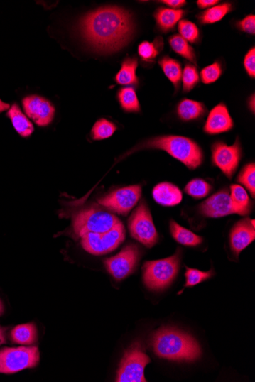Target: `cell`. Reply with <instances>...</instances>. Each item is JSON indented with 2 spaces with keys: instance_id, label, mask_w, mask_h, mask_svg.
<instances>
[{
  "instance_id": "cell-1",
  "label": "cell",
  "mask_w": 255,
  "mask_h": 382,
  "mask_svg": "<svg viewBox=\"0 0 255 382\" xmlns=\"http://www.w3.org/2000/svg\"><path fill=\"white\" fill-rule=\"evenodd\" d=\"M81 36L92 49L112 54L124 48L134 34V18L127 10L105 6L94 10L80 20Z\"/></svg>"
},
{
  "instance_id": "cell-2",
  "label": "cell",
  "mask_w": 255,
  "mask_h": 382,
  "mask_svg": "<svg viewBox=\"0 0 255 382\" xmlns=\"http://www.w3.org/2000/svg\"><path fill=\"white\" fill-rule=\"evenodd\" d=\"M151 344L160 358L180 362H195L202 355L197 340L175 328L163 327L151 338Z\"/></svg>"
},
{
  "instance_id": "cell-3",
  "label": "cell",
  "mask_w": 255,
  "mask_h": 382,
  "mask_svg": "<svg viewBox=\"0 0 255 382\" xmlns=\"http://www.w3.org/2000/svg\"><path fill=\"white\" fill-rule=\"evenodd\" d=\"M145 147L165 151L190 170L199 168L203 160L202 151L198 144L185 137H158L149 140Z\"/></svg>"
},
{
  "instance_id": "cell-4",
  "label": "cell",
  "mask_w": 255,
  "mask_h": 382,
  "mask_svg": "<svg viewBox=\"0 0 255 382\" xmlns=\"http://www.w3.org/2000/svg\"><path fill=\"white\" fill-rule=\"evenodd\" d=\"M179 266L178 254L166 259L146 262L143 266V280L151 290H163L175 280Z\"/></svg>"
},
{
  "instance_id": "cell-5",
  "label": "cell",
  "mask_w": 255,
  "mask_h": 382,
  "mask_svg": "<svg viewBox=\"0 0 255 382\" xmlns=\"http://www.w3.org/2000/svg\"><path fill=\"white\" fill-rule=\"evenodd\" d=\"M120 221L114 214L93 206L80 212L73 220V229L78 237L88 233H105Z\"/></svg>"
},
{
  "instance_id": "cell-6",
  "label": "cell",
  "mask_w": 255,
  "mask_h": 382,
  "mask_svg": "<svg viewBox=\"0 0 255 382\" xmlns=\"http://www.w3.org/2000/svg\"><path fill=\"white\" fill-rule=\"evenodd\" d=\"M39 360L37 346L3 348L0 349V373L14 374L26 369L35 368Z\"/></svg>"
},
{
  "instance_id": "cell-7",
  "label": "cell",
  "mask_w": 255,
  "mask_h": 382,
  "mask_svg": "<svg viewBox=\"0 0 255 382\" xmlns=\"http://www.w3.org/2000/svg\"><path fill=\"white\" fill-rule=\"evenodd\" d=\"M151 362L139 343L134 344L127 349L117 373V382H146L145 369Z\"/></svg>"
},
{
  "instance_id": "cell-8",
  "label": "cell",
  "mask_w": 255,
  "mask_h": 382,
  "mask_svg": "<svg viewBox=\"0 0 255 382\" xmlns=\"http://www.w3.org/2000/svg\"><path fill=\"white\" fill-rule=\"evenodd\" d=\"M126 231L120 222L105 233H88L80 237L81 245L89 253L104 255L115 251L124 241Z\"/></svg>"
},
{
  "instance_id": "cell-9",
  "label": "cell",
  "mask_w": 255,
  "mask_h": 382,
  "mask_svg": "<svg viewBox=\"0 0 255 382\" xmlns=\"http://www.w3.org/2000/svg\"><path fill=\"white\" fill-rule=\"evenodd\" d=\"M129 228L131 236L147 247L155 246L158 240L154 222L145 202H141L131 215Z\"/></svg>"
},
{
  "instance_id": "cell-10",
  "label": "cell",
  "mask_w": 255,
  "mask_h": 382,
  "mask_svg": "<svg viewBox=\"0 0 255 382\" xmlns=\"http://www.w3.org/2000/svg\"><path fill=\"white\" fill-rule=\"evenodd\" d=\"M141 195L140 185L119 189L98 200L107 209L121 215H127L139 202Z\"/></svg>"
},
{
  "instance_id": "cell-11",
  "label": "cell",
  "mask_w": 255,
  "mask_h": 382,
  "mask_svg": "<svg viewBox=\"0 0 255 382\" xmlns=\"http://www.w3.org/2000/svg\"><path fill=\"white\" fill-rule=\"evenodd\" d=\"M139 258L138 247L136 245L129 244L117 255L106 260L105 266L108 272L119 281L124 280L134 272Z\"/></svg>"
},
{
  "instance_id": "cell-12",
  "label": "cell",
  "mask_w": 255,
  "mask_h": 382,
  "mask_svg": "<svg viewBox=\"0 0 255 382\" xmlns=\"http://www.w3.org/2000/svg\"><path fill=\"white\" fill-rule=\"evenodd\" d=\"M212 163L229 179L237 170L241 159V148L237 140L232 146L217 142L212 147Z\"/></svg>"
},
{
  "instance_id": "cell-13",
  "label": "cell",
  "mask_w": 255,
  "mask_h": 382,
  "mask_svg": "<svg viewBox=\"0 0 255 382\" xmlns=\"http://www.w3.org/2000/svg\"><path fill=\"white\" fill-rule=\"evenodd\" d=\"M23 106L27 116L40 127L48 126L54 119L55 107L43 97L28 96L23 100Z\"/></svg>"
},
{
  "instance_id": "cell-14",
  "label": "cell",
  "mask_w": 255,
  "mask_h": 382,
  "mask_svg": "<svg viewBox=\"0 0 255 382\" xmlns=\"http://www.w3.org/2000/svg\"><path fill=\"white\" fill-rule=\"evenodd\" d=\"M200 212L209 218H222L224 216L237 214L227 190L219 192L202 202L200 206Z\"/></svg>"
},
{
  "instance_id": "cell-15",
  "label": "cell",
  "mask_w": 255,
  "mask_h": 382,
  "mask_svg": "<svg viewBox=\"0 0 255 382\" xmlns=\"http://www.w3.org/2000/svg\"><path fill=\"white\" fill-rule=\"evenodd\" d=\"M255 239L254 220L249 219L239 222L233 227L230 234L232 251L239 255Z\"/></svg>"
},
{
  "instance_id": "cell-16",
  "label": "cell",
  "mask_w": 255,
  "mask_h": 382,
  "mask_svg": "<svg viewBox=\"0 0 255 382\" xmlns=\"http://www.w3.org/2000/svg\"><path fill=\"white\" fill-rule=\"evenodd\" d=\"M232 128L233 121L227 107L224 104H219L210 112L204 131L210 134H217L227 132Z\"/></svg>"
},
{
  "instance_id": "cell-17",
  "label": "cell",
  "mask_w": 255,
  "mask_h": 382,
  "mask_svg": "<svg viewBox=\"0 0 255 382\" xmlns=\"http://www.w3.org/2000/svg\"><path fill=\"white\" fill-rule=\"evenodd\" d=\"M155 200L165 206H175L182 201V193L175 185L162 182L153 190Z\"/></svg>"
},
{
  "instance_id": "cell-18",
  "label": "cell",
  "mask_w": 255,
  "mask_h": 382,
  "mask_svg": "<svg viewBox=\"0 0 255 382\" xmlns=\"http://www.w3.org/2000/svg\"><path fill=\"white\" fill-rule=\"evenodd\" d=\"M185 12L183 9L158 8L155 13L158 28L164 33H168L180 22Z\"/></svg>"
},
{
  "instance_id": "cell-19",
  "label": "cell",
  "mask_w": 255,
  "mask_h": 382,
  "mask_svg": "<svg viewBox=\"0 0 255 382\" xmlns=\"http://www.w3.org/2000/svg\"><path fill=\"white\" fill-rule=\"evenodd\" d=\"M138 59L136 57L126 58L122 61L121 67L116 76V82L121 86H136L139 79L136 76Z\"/></svg>"
},
{
  "instance_id": "cell-20",
  "label": "cell",
  "mask_w": 255,
  "mask_h": 382,
  "mask_svg": "<svg viewBox=\"0 0 255 382\" xmlns=\"http://www.w3.org/2000/svg\"><path fill=\"white\" fill-rule=\"evenodd\" d=\"M7 116L11 120L13 126L19 136L28 138L34 131L33 123L24 115L16 105L13 104L7 112Z\"/></svg>"
},
{
  "instance_id": "cell-21",
  "label": "cell",
  "mask_w": 255,
  "mask_h": 382,
  "mask_svg": "<svg viewBox=\"0 0 255 382\" xmlns=\"http://www.w3.org/2000/svg\"><path fill=\"white\" fill-rule=\"evenodd\" d=\"M11 339L15 344L31 346L38 339V330L34 324L16 326L11 332Z\"/></svg>"
},
{
  "instance_id": "cell-22",
  "label": "cell",
  "mask_w": 255,
  "mask_h": 382,
  "mask_svg": "<svg viewBox=\"0 0 255 382\" xmlns=\"http://www.w3.org/2000/svg\"><path fill=\"white\" fill-rule=\"evenodd\" d=\"M205 113L202 103L191 99H183L178 107V114L183 121L196 120Z\"/></svg>"
},
{
  "instance_id": "cell-23",
  "label": "cell",
  "mask_w": 255,
  "mask_h": 382,
  "mask_svg": "<svg viewBox=\"0 0 255 382\" xmlns=\"http://www.w3.org/2000/svg\"><path fill=\"white\" fill-rule=\"evenodd\" d=\"M170 232L176 241L185 246H196L202 242L201 236L185 228H183L175 221L170 222Z\"/></svg>"
},
{
  "instance_id": "cell-24",
  "label": "cell",
  "mask_w": 255,
  "mask_h": 382,
  "mask_svg": "<svg viewBox=\"0 0 255 382\" xmlns=\"http://www.w3.org/2000/svg\"><path fill=\"white\" fill-rule=\"evenodd\" d=\"M159 65L173 86L178 89L183 74L180 62L166 56L159 60Z\"/></svg>"
},
{
  "instance_id": "cell-25",
  "label": "cell",
  "mask_w": 255,
  "mask_h": 382,
  "mask_svg": "<svg viewBox=\"0 0 255 382\" xmlns=\"http://www.w3.org/2000/svg\"><path fill=\"white\" fill-rule=\"evenodd\" d=\"M230 196L237 213L241 215L248 214L251 202L247 192L241 185H232Z\"/></svg>"
},
{
  "instance_id": "cell-26",
  "label": "cell",
  "mask_w": 255,
  "mask_h": 382,
  "mask_svg": "<svg viewBox=\"0 0 255 382\" xmlns=\"http://www.w3.org/2000/svg\"><path fill=\"white\" fill-rule=\"evenodd\" d=\"M118 99L122 109L126 112H139L141 110L136 90L132 87H124L118 92Z\"/></svg>"
},
{
  "instance_id": "cell-27",
  "label": "cell",
  "mask_w": 255,
  "mask_h": 382,
  "mask_svg": "<svg viewBox=\"0 0 255 382\" xmlns=\"http://www.w3.org/2000/svg\"><path fill=\"white\" fill-rule=\"evenodd\" d=\"M169 45L175 53L197 65L195 50L180 36L175 35L169 38Z\"/></svg>"
},
{
  "instance_id": "cell-28",
  "label": "cell",
  "mask_w": 255,
  "mask_h": 382,
  "mask_svg": "<svg viewBox=\"0 0 255 382\" xmlns=\"http://www.w3.org/2000/svg\"><path fill=\"white\" fill-rule=\"evenodd\" d=\"M232 10L230 4H223L209 8L200 14L199 20L202 24H213L219 22Z\"/></svg>"
},
{
  "instance_id": "cell-29",
  "label": "cell",
  "mask_w": 255,
  "mask_h": 382,
  "mask_svg": "<svg viewBox=\"0 0 255 382\" xmlns=\"http://www.w3.org/2000/svg\"><path fill=\"white\" fill-rule=\"evenodd\" d=\"M163 40L161 38H158L154 43L143 41L139 46L138 51L139 56L146 61L155 60L160 54L163 48Z\"/></svg>"
},
{
  "instance_id": "cell-30",
  "label": "cell",
  "mask_w": 255,
  "mask_h": 382,
  "mask_svg": "<svg viewBox=\"0 0 255 382\" xmlns=\"http://www.w3.org/2000/svg\"><path fill=\"white\" fill-rule=\"evenodd\" d=\"M116 129L117 128L114 123L105 119H101L95 123L92 129V138L96 141L109 138L113 136Z\"/></svg>"
},
{
  "instance_id": "cell-31",
  "label": "cell",
  "mask_w": 255,
  "mask_h": 382,
  "mask_svg": "<svg viewBox=\"0 0 255 382\" xmlns=\"http://www.w3.org/2000/svg\"><path fill=\"white\" fill-rule=\"evenodd\" d=\"M211 190L210 185L206 181L196 179L190 181L185 188V192L193 198L206 197Z\"/></svg>"
},
{
  "instance_id": "cell-32",
  "label": "cell",
  "mask_w": 255,
  "mask_h": 382,
  "mask_svg": "<svg viewBox=\"0 0 255 382\" xmlns=\"http://www.w3.org/2000/svg\"><path fill=\"white\" fill-rule=\"evenodd\" d=\"M180 36L188 43H195L199 39L200 32L197 26L188 20H180L178 24Z\"/></svg>"
},
{
  "instance_id": "cell-33",
  "label": "cell",
  "mask_w": 255,
  "mask_h": 382,
  "mask_svg": "<svg viewBox=\"0 0 255 382\" xmlns=\"http://www.w3.org/2000/svg\"><path fill=\"white\" fill-rule=\"evenodd\" d=\"M183 91L188 92L195 88L199 82V74L197 68L187 64L182 74Z\"/></svg>"
},
{
  "instance_id": "cell-34",
  "label": "cell",
  "mask_w": 255,
  "mask_h": 382,
  "mask_svg": "<svg viewBox=\"0 0 255 382\" xmlns=\"http://www.w3.org/2000/svg\"><path fill=\"white\" fill-rule=\"evenodd\" d=\"M238 181L244 185L254 198L255 195V165L249 163L240 173Z\"/></svg>"
},
{
  "instance_id": "cell-35",
  "label": "cell",
  "mask_w": 255,
  "mask_h": 382,
  "mask_svg": "<svg viewBox=\"0 0 255 382\" xmlns=\"http://www.w3.org/2000/svg\"><path fill=\"white\" fill-rule=\"evenodd\" d=\"M222 75V67L218 62L205 68L200 73L201 80L204 84H210L215 82Z\"/></svg>"
},
{
  "instance_id": "cell-36",
  "label": "cell",
  "mask_w": 255,
  "mask_h": 382,
  "mask_svg": "<svg viewBox=\"0 0 255 382\" xmlns=\"http://www.w3.org/2000/svg\"><path fill=\"white\" fill-rule=\"evenodd\" d=\"M213 273L212 271L208 272H202L198 270H195V268H191L187 267V272H186V287H192L195 286L200 283H201L203 281H205L208 280L212 275Z\"/></svg>"
},
{
  "instance_id": "cell-37",
  "label": "cell",
  "mask_w": 255,
  "mask_h": 382,
  "mask_svg": "<svg viewBox=\"0 0 255 382\" xmlns=\"http://www.w3.org/2000/svg\"><path fill=\"white\" fill-rule=\"evenodd\" d=\"M244 67L246 68L250 77H255V48L249 50L248 54L244 57Z\"/></svg>"
},
{
  "instance_id": "cell-38",
  "label": "cell",
  "mask_w": 255,
  "mask_h": 382,
  "mask_svg": "<svg viewBox=\"0 0 255 382\" xmlns=\"http://www.w3.org/2000/svg\"><path fill=\"white\" fill-rule=\"evenodd\" d=\"M238 26L243 32L254 35L255 34V16L249 15L242 19Z\"/></svg>"
},
{
  "instance_id": "cell-39",
  "label": "cell",
  "mask_w": 255,
  "mask_h": 382,
  "mask_svg": "<svg viewBox=\"0 0 255 382\" xmlns=\"http://www.w3.org/2000/svg\"><path fill=\"white\" fill-rule=\"evenodd\" d=\"M163 4L173 8V9H179L182 6L186 4V1L183 0H164V1H161Z\"/></svg>"
},
{
  "instance_id": "cell-40",
  "label": "cell",
  "mask_w": 255,
  "mask_h": 382,
  "mask_svg": "<svg viewBox=\"0 0 255 382\" xmlns=\"http://www.w3.org/2000/svg\"><path fill=\"white\" fill-rule=\"evenodd\" d=\"M218 3L219 1H217V0H199V1H197V5L200 9H209Z\"/></svg>"
},
{
  "instance_id": "cell-41",
  "label": "cell",
  "mask_w": 255,
  "mask_h": 382,
  "mask_svg": "<svg viewBox=\"0 0 255 382\" xmlns=\"http://www.w3.org/2000/svg\"><path fill=\"white\" fill-rule=\"evenodd\" d=\"M7 328L0 326V346L6 342V332Z\"/></svg>"
},
{
  "instance_id": "cell-42",
  "label": "cell",
  "mask_w": 255,
  "mask_h": 382,
  "mask_svg": "<svg viewBox=\"0 0 255 382\" xmlns=\"http://www.w3.org/2000/svg\"><path fill=\"white\" fill-rule=\"evenodd\" d=\"M9 108V105L7 104V103H5L2 102L1 100H0V113L8 109Z\"/></svg>"
},
{
  "instance_id": "cell-43",
  "label": "cell",
  "mask_w": 255,
  "mask_h": 382,
  "mask_svg": "<svg viewBox=\"0 0 255 382\" xmlns=\"http://www.w3.org/2000/svg\"><path fill=\"white\" fill-rule=\"evenodd\" d=\"M254 106H255V99H254V95H253L251 97V99H250V101H249V107L250 109H251L253 112H254V109H255Z\"/></svg>"
},
{
  "instance_id": "cell-44",
  "label": "cell",
  "mask_w": 255,
  "mask_h": 382,
  "mask_svg": "<svg viewBox=\"0 0 255 382\" xmlns=\"http://www.w3.org/2000/svg\"><path fill=\"white\" fill-rule=\"evenodd\" d=\"M4 312V306L1 302V300H0V316H1Z\"/></svg>"
}]
</instances>
